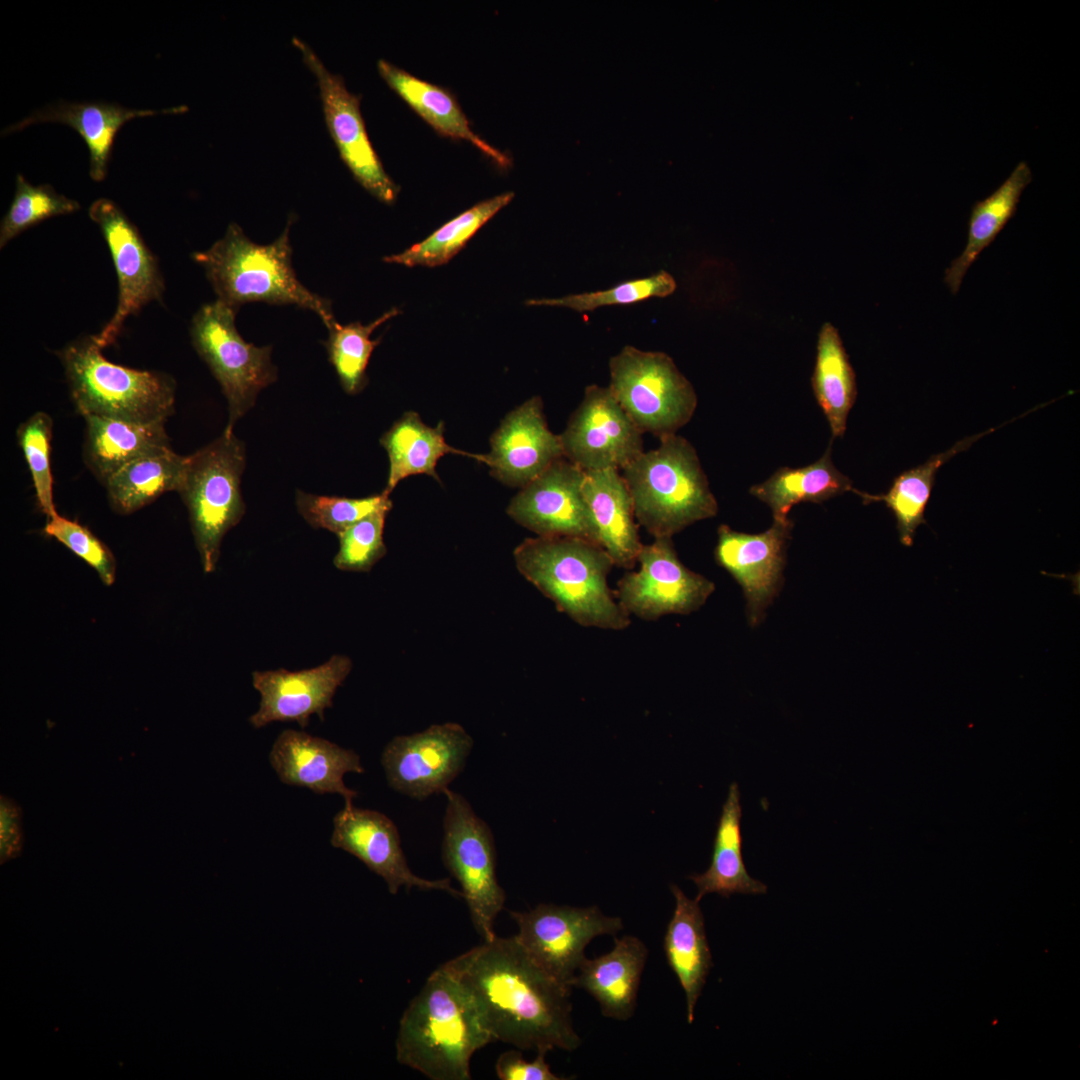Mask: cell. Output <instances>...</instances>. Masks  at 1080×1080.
<instances>
[{
	"label": "cell",
	"mask_w": 1080,
	"mask_h": 1080,
	"mask_svg": "<svg viewBox=\"0 0 1080 1080\" xmlns=\"http://www.w3.org/2000/svg\"><path fill=\"white\" fill-rule=\"evenodd\" d=\"M352 669L346 655H333L319 666L299 671H254L252 684L260 694L258 710L249 717L254 728L272 722L295 721L305 728L312 715L324 720L333 697Z\"/></svg>",
	"instance_id": "cell-18"
},
{
	"label": "cell",
	"mask_w": 1080,
	"mask_h": 1080,
	"mask_svg": "<svg viewBox=\"0 0 1080 1080\" xmlns=\"http://www.w3.org/2000/svg\"><path fill=\"white\" fill-rule=\"evenodd\" d=\"M290 225L291 220L275 241L260 245L233 222L222 238L192 258L204 269L217 300L235 311L250 302L296 305L316 313L328 327L336 320L331 301L306 288L292 266Z\"/></svg>",
	"instance_id": "cell-4"
},
{
	"label": "cell",
	"mask_w": 1080,
	"mask_h": 1080,
	"mask_svg": "<svg viewBox=\"0 0 1080 1080\" xmlns=\"http://www.w3.org/2000/svg\"><path fill=\"white\" fill-rule=\"evenodd\" d=\"M622 470L636 521L654 538H672L718 512L695 448L677 433L660 438L657 448Z\"/></svg>",
	"instance_id": "cell-5"
},
{
	"label": "cell",
	"mask_w": 1080,
	"mask_h": 1080,
	"mask_svg": "<svg viewBox=\"0 0 1080 1080\" xmlns=\"http://www.w3.org/2000/svg\"><path fill=\"white\" fill-rule=\"evenodd\" d=\"M181 107L154 109H129L110 102L59 101L33 112L23 120L8 126L2 134L20 131L30 125L58 122L75 129L85 141L90 154V177L102 181L107 173L113 142L119 129L129 120L160 113H175Z\"/></svg>",
	"instance_id": "cell-23"
},
{
	"label": "cell",
	"mask_w": 1080,
	"mask_h": 1080,
	"mask_svg": "<svg viewBox=\"0 0 1080 1080\" xmlns=\"http://www.w3.org/2000/svg\"><path fill=\"white\" fill-rule=\"evenodd\" d=\"M443 966L470 995L494 1041L546 1051L579 1047L572 988L537 966L515 935L484 940Z\"/></svg>",
	"instance_id": "cell-1"
},
{
	"label": "cell",
	"mask_w": 1080,
	"mask_h": 1080,
	"mask_svg": "<svg viewBox=\"0 0 1080 1080\" xmlns=\"http://www.w3.org/2000/svg\"><path fill=\"white\" fill-rule=\"evenodd\" d=\"M95 335L59 351L72 400L87 415L134 423L166 422L174 412L176 385L167 374L137 370L107 360Z\"/></svg>",
	"instance_id": "cell-6"
},
{
	"label": "cell",
	"mask_w": 1080,
	"mask_h": 1080,
	"mask_svg": "<svg viewBox=\"0 0 1080 1080\" xmlns=\"http://www.w3.org/2000/svg\"><path fill=\"white\" fill-rule=\"evenodd\" d=\"M1031 180L1029 165L1021 161L992 194L973 205L966 247L945 271L944 281L953 294L959 291L963 278L978 255L1014 216L1021 195Z\"/></svg>",
	"instance_id": "cell-31"
},
{
	"label": "cell",
	"mask_w": 1080,
	"mask_h": 1080,
	"mask_svg": "<svg viewBox=\"0 0 1080 1080\" xmlns=\"http://www.w3.org/2000/svg\"><path fill=\"white\" fill-rule=\"evenodd\" d=\"M676 906L664 937L668 964L686 996L687 1020H694V1009L713 967L704 915L696 899L688 898L677 886H670Z\"/></svg>",
	"instance_id": "cell-27"
},
{
	"label": "cell",
	"mask_w": 1080,
	"mask_h": 1080,
	"mask_svg": "<svg viewBox=\"0 0 1080 1080\" xmlns=\"http://www.w3.org/2000/svg\"><path fill=\"white\" fill-rule=\"evenodd\" d=\"M443 820L442 860L461 886L473 925L484 940H492L494 922L504 908L505 891L496 876V849L488 824L469 802L448 788Z\"/></svg>",
	"instance_id": "cell-10"
},
{
	"label": "cell",
	"mask_w": 1080,
	"mask_h": 1080,
	"mask_svg": "<svg viewBox=\"0 0 1080 1080\" xmlns=\"http://www.w3.org/2000/svg\"><path fill=\"white\" fill-rule=\"evenodd\" d=\"M585 472L565 458L521 488L507 507L519 525L540 537H577L599 543L583 494Z\"/></svg>",
	"instance_id": "cell-17"
},
{
	"label": "cell",
	"mask_w": 1080,
	"mask_h": 1080,
	"mask_svg": "<svg viewBox=\"0 0 1080 1080\" xmlns=\"http://www.w3.org/2000/svg\"><path fill=\"white\" fill-rule=\"evenodd\" d=\"M236 312L216 300L203 305L190 326L192 344L228 402V431L254 406L259 392L278 377L271 346L246 342L236 328Z\"/></svg>",
	"instance_id": "cell-9"
},
{
	"label": "cell",
	"mask_w": 1080,
	"mask_h": 1080,
	"mask_svg": "<svg viewBox=\"0 0 1080 1080\" xmlns=\"http://www.w3.org/2000/svg\"><path fill=\"white\" fill-rule=\"evenodd\" d=\"M473 740L458 723L435 724L426 730L393 738L381 758L391 788L423 800L443 793L462 771Z\"/></svg>",
	"instance_id": "cell-15"
},
{
	"label": "cell",
	"mask_w": 1080,
	"mask_h": 1080,
	"mask_svg": "<svg viewBox=\"0 0 1080 1080\" xmlns=\"http://www.w3.org/2000/svg\"><path fill=\"white\" fill-rule=\"evenodd\" d=\"M399 313L400 310L394 307L367 325L359 321L341 325L335 320L327 327L329 336L325 347L328 358L346 393L357 394L366 386V368L381 339L372 340L370 335L377 327Z\"/></svg>",
	"instance_id": "cell-37"
},
{
	"label": "cell",
	"mask_w": 1080,
	"mask_h": 1080,
	"mask_svg": "<svg viewBox=\"0 0 1080 1080\" xmlns=\"http://www.w3.org/2000/svg\"><path fill=\"white\" fill-rule=\"evenodd\" d=\"M677 284L673 276L660 270L651 276L628 280L611 288L593 292L569 294L559 298L529 299V306H553L577 312L594 311L612 305H627L650 298H664L674 293Z\"/></svg>",
	"instance_id": "cell-39"
},
{
	"label": "cell",
	"mask_w": 1080,
	"mask_h": 1080,
	"mask_svg": "<svg viewBox=\"0 0 1080 1080\" xmlns=\"http://www.w3.org/2000/svg\"><path fill=\"white\" fill-rule=\"evenodd\" d=\"M793 522L773 520L766 531L748 534L727 525L718 528L716 562L742 587L749 624H759L782 581L786 546Z\"/></svg>",
	"instance_id": "cell-19"
},
{
	"label": "cell",
	"mask_w": 1080,
	"mask_h": 1080,
	"mask_svg": "<svg viewBox=\"0 0 1080 1080\" xmlns=\"http://www.w3.org/2000/svg\"><path fill=\"white\" fill-rule=\"evenodd\" d=\"M582 490L597 527L600 545L614 566L634 568L643 544L623 476L615 468L585 472Z\"/></svg>",
	"instance_id": "cell-25"
},
{
	"label": "cell",
	"mask_w": 1080,
	"mask_h": 1080,
	"mask_svg": "<svg viewBox=\"0 0 1080 1080\" xmlns=\"http://www.w3.org/2000/svg\"><path fill=\"white\" fill-rule=\"evenodd\" d=\"M43 531L84 560L97 572L105 585L114 583L115 558L110 549L88 528L57 513L47 519Z\"/></svg>",
	"instance_id": "cell-43"
},
{
	"label": "cell",
	"mask_w": 1080,
	"mask_h": 1080,
	"mask_svg": "<svg viewBox=\"0 0 1080 1080\" xmlns=\"http://www.w3.org/2000/svg\"><path fill=\"white\" fill-rule=\"evenodd\" d=\"M513 556L520 574L577 624L606 630L630 625V615L608 586L614 564L601 545L577 537L536 536L522 541Z\"/></svg>",
	"instance_id": "cell-3"
},
{
	"label": "cell",
	"mask_w": 1080,
	"mask_h": 1080,
	"mask_svg": "<svg viewBox=\"0 0 1080 1080\" xmlns=\"http://www.w3.org/2000/svg\"><path fill=\"white\" fill-rule=\"evenodd\" d=\"M391 509H381L357 521L341 534L333 563L337 569L369 571L385 554L384 525Z\"/></svg>",
	"instance_id": "cell-42"
},
{
	"label": "cell",
	"mask_w": 1080,
	"mask_h": 1080,
	"mask_svg": "<svg viewBox=\"0 0 1080 1080\" xmlns=\"http://www.w3.org/2000/svg\"><path fill=\"white\" fill-rule=\"evenodd\" d=\"M330 843L354 855L383 878L391 894H396L401 887L407 890L415 887L462 897V892L451 886L449 878L428 880L411 871L396 825L378 811L345 805L333 818Z\"/></svg>",
	"instance_id": "cell-20"
},
{
	"label": "cell",
	"mask_w": 1080,
	"mask_h": 1080,
	"mask_svg": "<svg viewBox=\"0 0 1080 1080\" xmlns=\"http://www.w3.org/2000/svg\"><path fill=\"white\" fill-rule=\"evenodd\" d=\"M609 372L610 391L642 433L676 434L694 415L696 392L666 353L627 345L610 358Z\"/></svg>",
	"instance_id": "cell-8"
},
{
	"label": "cell",
	"mask_w": 1080,
	"mask_h": 1080,
	"mask_svg": "<svg viewBox=\"0 0 1080 1080\" xmlns=\"http://www.w3.org/2000/svg\"><path fill=\"white\" fill-rule=\"evenodd\" d=\"M648 949L634 936L615 939L613 949L581 963L572 987L586 990L599 1003L604 1016L628 1020L634 1013Z\"/></svg>",
	"instance_id": "cell-24"
},
{
	"label": "cell",
	"mask_w": 1080,
	"mask_h": 1080,
	"mask_svg": "<svg viewBox=\"0 0 1080 1080\" xmlns=\"http://www.w3.org/2000/svg\"><path fill=\"white\" fill-rule=\"evenodd\" d=\"M518 925L515 935L528 956L560 984L572 981L586 958L588 943L600 935H614L623 928L619 917L605 915L598 907L539 904L527 912H510Z\"/></svg>",
	"instance_id": "cell-11"
},
{
	"label": "cell",
	"mask_w": 1080,
	"mask_h": 1080,
	"mask_svg": "<svg viewBox=\"0 0 1080 1080\" xmlns=\"http://www.w3.org/2000/svg\"><path fill=\"white\" fill-rule=\"evenodd\" d=\"M185 464L186 456L173 450L126 464L104 484L110 506L116 513L128 515L150 504L165 492H178Z\"/></svg>",
	"instance_id": "cell-35"
},
{
	"label": "cell",
	"mask_w": 1080,
	"mask_h": 1080,
	"mask_svg": "<svg viewBox=\"0 0 1080 1080\" xmlns=\"http://www.w3.org/2000/svg\"><path fill=\"white\" fill-rule=\"evenodd\" d=\"M812 388L833 438L843 437L857 396L856 376L835 326L822 325L817 340Z\"/></svg>",
	"instance_id": "cell-34"
},
{
	"label": "cell",
	"mask_w": 1080,
	"mask_h": 1080,
	"mask_svg": "<svg viewBox=\"0 0 1080 1080\" xmlns=\"http://www.w3.org/2000/svg\"><path fill=\"white\" fill-rule=\"evenodd\" d=\"M269 761L284 784L305 787L320 795L338 794L345 805H352L358 793L345 785L344 775L365 771L355 751L292 729L276 738Z\"/></svg>",
	"instance_id": "cell-22"
},
{
	"label": "cell",
	"mask_w": 1080,
	"mask_h": 1080,
	"mask_svg": "<svg viewBox=\"0 0 1080 1080\" xmlns=\"http://www.w3.org/2000/svg\"><path fill=\"white\" fill-rule=\"evenodd\" d=\"M637 562L639 570L622 576L614 596L629 615L640 619L688 615L704 605L715 590L712 581L680 561L671 537L643 544Z\"/></svg>",
	"instance_id": "cell-12"
},
{
	"label": "cell",
	"mask_w": 1080,
	"mask_h": 1080,
	"mask_svg": "<svg viewBox=\"0 0 1080 1080\" xmlns=\"http://www.w3.org/2000/svg\"><path fill=\"white\" fill-rule=\"evenodd\" d=\"M1 859L16 856L23 843L21 809L12 800L1 796Z\"/></svg>",
	"instance_id": "cell-45"
},
{
	"label": "cell",
	"mask_w": 1080,
	"mask_h": 1080,
	"mask_svg": "<svg viewBox=\"0 0 1080 1080\" xmlns=\"http://www.w3.org/2000/svg\"><path fill=\"white\" fill-rule=\"evenodd\" d=\"M513 197V192H506L481 201L442 225L423 241L383 260L408 267L443 265L463 249L474 234Z\"/></svg>",
	"instance_id": "cell-36"
},
{
	"label": "cell",
	"mask_w": 1080,
	"mask_h": 1080,
	"mask_svg": "<svg viewBox=\"0 0 1080 1080\" xmlns=\"http://www.w3.org/2000/svg\"><path fill=\"white\" fill-rule=\"evenodd\" d=\"M741 817L739 786L733 782L717 823L709 868L702 874L689 876L698 889L696 900L700 901L709 893L729 898L735 893L767 892V886L752 878L746 870L742 856Z\"/></svg>",
	"instance_id": "cell-29"
},
{
	"label": "cell",
	"mask_w": 1080,
	"mask_h": 1080,
	"mask_svg": "<svg viewBox=\"0 0 1080 1080\" xmlns=\"http://www.w3.org/2000/svg\"><path fill=\"white\" fill-rule=\"evenodd\" d=\"M84 420V462L103 484L134 460L172 450L166 422L141 424L94 415L84 416Z\"/></svg>",
	"instance_id": "cell-26"
},
{
	"label": "cell",
	"mask_w": 1080,
	"mask_h": 1080,
	"mask_svg": "<svg viewBox=\"0 0 1080 1080\" xmlns=\"http://www.w3.org/2000/svg\"><path fill=\"white\" fill-rule=\"evenodd\" d=\"M380 443L389 458V473L383 491L387 496L401 480L411 475L426 474L439 480L436 465L448 453L483 460V454H470L448 445L443 423L429 427L415 412L405 413L381 437Z\"/></svg>",
	"instance_id": "cell-30"
},
{
	"label": "cell",
	"mask_w": 1080,
	"mask_h": 1080,
	"mask_svg": "<svg viewBox=\"0 0 1080 1080\" xmlns=\"http://www.w3.org/2000/svg\"><path fill=\"white\" fill-rule=\"evenodd\" d=\"M53 421L45 412L39 411L19 425L17 440L27 462L37 504L48 518L57 514L53 500V477L50 467V451Z\"/></svg>",
	"instance_id": "cell-41"
},
{
	"label": "cell",
	"mask_w": 1080,
	"mask_h": 1080,
	"mask_svg": "<svg viewBox=\"0 0 1080 1080\" xmlns=\"http://www.w3.org/2000/svg\"><path fill=\"white\" fill-rule=\"evenodd\" d=\"M296 505L305 521L316 529H326L337 536L351 525L381 509H391L385 494L365 498L321 496L298 490Z\"/></svg>",
	"instance_id": "cell-40"
},
{
	"label": "cell",
	"mask_w": 1080,
	"mask_h": 1080,
	"mask_svg": "<svg viewBox=\"0 0 1080 1080\" xmlns=\"http://www.w3.org/2000/svg\"><path fill=\"white\" fill-rule=\"evenodd\" d=\"M79 208L77 201L59 194L51 185L33 186L18 174L12 203L0 225V247L48 218L70 214Z\"/></svg>",
	"instance_id": "cell-38"
},
{
	"label": "cell",
	"mask_w": 1080,
	"mask_h": 1080,
	"mask_svg": "<svg viewBox=\"0 0 1080 1080\" xmlns=\"http://www.w3.org/2000/svg\"><path fill=\"white\" fill-rule=\"evenodd\" d=\"M490 443L491 451L483 454L482 463L494 478L511 487H524L564 458L560 435L549 430L538 396L507 414Z\"/></svg>",
	"instance_id": "cell-21"
},
{
	"label": "cell",
	"mask_w": 1080,
	"mask_h": 1080,
	"mask_svg": "<svg viewBox=\"0 0 1080 1080\" xmlns=\"http://www.w3.org/2000/svg\"><path fill=\"white\" fill-rule=\"evenodd\" d=\"M492 1041L472 998L442 965L400 1019L396 1058L432 1080H469L473 1054Z\"/></svg>",
	"instance_id": "cell-2"
},
{
	"label": "cell",
	"mask_w": 1080,
	"mask_h": 1080,
	"mask_svg": "<svg viewBox=\"0 0 1080 1080\" xmlns=\"http://www.w3.org/2000/svg\"><path fill=\"white\" fill-rule=\"evenodd\" d=\"M537 1056L532 1062L526 1061L520 1051H507L497 1059L495 1069L501 1080H561L566 1079L552 1073L550 1066L545 1061L548 1051L537 1050Z\"/></svg>",
	"instance_id": "cell-44"
},
{
	"label": "cell",
	"mask_w": 1080,
	"mask_h": 1080,
	"mask_svg": "<svg viewBox=\"0 0 1080 1080\" xmlns=\"http://www.w3.org/2000/svg\"><path fill=\"white\" fill-rule=\"evenodd\" d=\"M377 68L388 86L439 134L472 143L501 167L511 165L507 155L474 133L456 98L448 90L383 59L378 61Z\"/></svg>",
	"instance_id": "cell-28"
},
{
	"label": "cell",
	"mask_w": 1080,
	"mask_h": 1080,
	"mask_svg": "<svg viewBox=\"0 0 1080 1080\" xmlns=\"http://www.w3.org/2000/svg\"><path fill=\"white\" fill-rule=\"evenodd\" d=\"M1001 426L965 437L944 452L931 456L923 464L901 473L884 494L873 495L854 488L852 492L859 495L865 504L884 502L896 518L900 542L911 546L916 529L925 523L924 513L938 469L956 454L967 450L974 442Z\"/></svg>",
	"instance_id": "cell-33"
},
{
	"label": "cell",
	"mask_w": 1080,
	"mask_h": 1080,
	"mask_svg": "<svg viewBox=\"0 0 1080 1080\" xmlns=\"http://www.w3.org/2000/svg\"><path fill=\"white\" fill-rule=\"evenodd\" d=\"M245 461L243 443L228 430L186 456L178 493L188 509L195 544L206 573L215 570L224 536L245 514L240 488Z\"/></svg>",
	"instance_id": "cell-7"
},
{
	"label": "cell",
	"mask_w": 1080,
	"mask_h": 1080,
	"mask_svg": "<svg viewBox=\"0 0 1080 1080\" xmlns=\"http://www.w3.org/2000/svg\"><path fill=\"white\" fill-rule=\"evenodd\" d=\"M110 250L118 279V304L112 318L96 334L102 347L114 343L129 315L161 300L165 291L158 263L137 227L112 200L99 198L89 207Z\"/></svg>",
	"instance_id": "cell-13"
},
{
	"label": "cell",
	"mask_w": 1080,
	"mask_h": 1080,
	"mask_svg": "<svg viewBox=\"0 0 1080 1080\" xmlns=\"http://www.w3.org/2000/svg\"><path fill=\"white\" fill-rule=\"evenodd\" d=\"M303 61L316 77L329 133L340 158L355 180L379 201L392 204L398 185L386 173L368 137L360 98L351 93L340 75L331 73L304 41L293 38Z\"/></svg>",
	"instance_id": "cell-14"
},
{
	"label": "cell",
	"mask_w": 1080,
	"mask_h": 1080,
	"mask_svg": "<svg viewBox=\"0 0 1080 1080\" xmlns=\"http://www.w3.org/2000/svg\"><path fill=\"white\" fill-rule=\"evenodd\" d=\"M852 489L850 478L835 467L829 445L816 462L800 468L782 467L764 482L753 485L750 493L769 506L774 520L783 521L798 503H821Z\"/></svg>",
	"instance_id": "cell-32"
},
{
	"label": "cell",
	"mask_w": 1080,
	"mask_h": 1080,
	"mask_svg": "<svg viewBox=\"0 0 1080 1080\" xmlns=\"http://www.w3.org/2000/svg\"><path fill=\"white\" fill-rule=\"evenodd\" d=\"M642 435L609 387L593 384L560 439L564 458L589 472L625 467L644 451Z\"/></svg>",
	"instance_id": "cell-16"
}]
</instances>
